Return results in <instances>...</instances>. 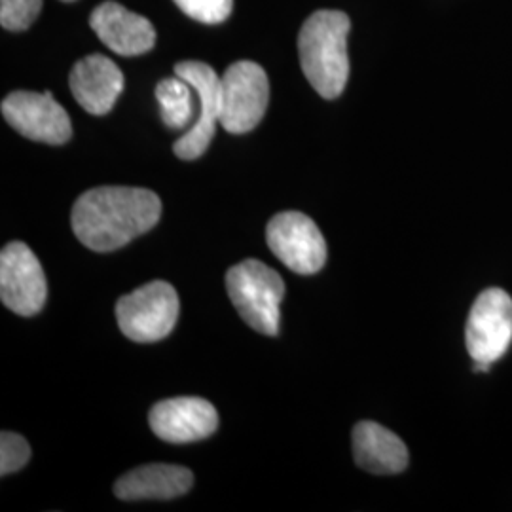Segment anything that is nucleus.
Here are the masks:
<instances>
[{"label": "nucleus", "instance_id": "nucleus-18", "mask_svg": "<svg viewBox=\"0 0 512 512\" xmlns=\"http://www.w3.org/2000/svg\"><path fill=\"white\" fill-rule=\"evenodd\" d=\"M31 448L27 440L16 433L2 431L0 435V475H12L27 465Z\"/></svg>", "mask_w": 512, "mask_h": 512}, {"label": "nucleus", "instance_id": "nucleus-19", "mask_svg": "<svg viewBox=\"0 0 512 512\" xmlns=\"http://www.w3.org/2000/svg\"><path fill=\"white\" fill-rule=\"evenodd\" d=\"M188 18L215 25L226 21L232 14L234 0H175Z\"/></svg>", "mask_w": 512, "mask_h": 512}, {"label": "nucleus", "instance_id": "nucleus-4", "mask_svg": "<svg viewBox=\"0 0 512 512\" xmlns=\"http://www.w3.org/2000/svg\"><path fill=\"white\" fill-rule=\"evenodd\" d=\"M116 319L124 336L139 342H160L179 319V296L167 281H152L126 294L116 304Z\"/></svg>", "mask_w": 512, "mask_h": 512}, {"label": "nucleus", "instance_id": "nucleus-1", "mask_svg": "<svg viewBox=\"0 0 512 512\" xmlns=\"http://www.w3.org/2000/svg\"><path fill=\"white\" fill-rule=\"evenodd\" d=\"M162 217L158 194L147 188L99 186L84 192L73 207L74 234L95 253L122 249Z\"/></svg>", "mask_w": 512, "mask_h": 512}, {"label": "nucleus", "instance_id": "nucleus-16", "mask_svg": "<svg viewBox=\"0 0 512 512\" xmlns=\"http://www.w3.org/2000/svg\"><path fill=\"white\" fill-rule=\"evenodd\" d=\"M194 88L181 78H165L156 86V99L162 109V120L169 129L188 128L194 118Z\"/></svg>", "mask_w": 512, "mask_h": 512}, {"label": "nucleus", "instance_id": "nucleus-3", "mask_svg": "<svg viewBox=\"0 0 512 512\" xmlns=\"http://www.w3.org/2000/svg\"><path fill=\"white\" fill-rule=\"evenodd\" d=\"M226 289L243 321L260 334L277 336L285 283L260 260H243L226 274Z\"/></svg>", "mask_w": 512, "mask_h": 512}, {"label": "nucleus", "instance_id": "nucleus-5", "mask_svg": "<svg viewBox=\"0 0 512 512\" xmlns=\"http://www.w3.org/2000/svg\"><path fill=\"white\" fill-rule=\"evenodd\" d=\"M268 101V74L255 61H236L220 76V126L228 133L253 131L264 118Z\"/></svg>", "mask_w": 512, "mask_h": 512}, {"label": "nucleus", "instance_id": "nucleus-14", "mask_svg": "<svg viewBox=\"0 0 512 512\" xmlns=\"http://www.w3.org/2000/svg\"><path fill=\"white\" fill-rule=\"evenodd\" d=\"M355 463L372 475H399L408 467V448L395 433L374 421L353 429Z\"/></svg>", "mask_w": 512, "mask_h": 512}, {"label": "nucleus", "instance_id": "nucleus-7", "mask_svg": "<svg viewBox=\"0 0 512 512\" xmlns=\"http://www.w3.org/2000/svg\"><path fill=\"white\" fill-rule=\"evenodd\" d=\"M465 342L480 365H494L511 348L512 298L503 289L478 294L467 319Z\"/></svg>", "mask_w": 512, "mask_h": 512}, {"label": "nucleus", "instance_id": "nucleus-6", "mask_svg": "<svg viewBox=\"0 0 512 512\" xmlns=\"http://www.w3.org/2000/svg\"><path fill=\"white\" fill-rule=\"evenodd\" d=\"M266 241L270 251L294 274H317L327 262L325 238L304 213L285 211L275 215L266 228Z\"/></svg>", "mask_w": 512, "mask_h": 512}, {"label": "nucleus", "instance_id": "nucleus-8", "mask_svg": "<svg viewBox=\"0 0 512 512\" xmlns=\"http://www.w3.org/2000/svg\"><path fill=\"white\" fill-rule=\"evenodd\" d=\"M46 275L37 255L21 241L8 243L0 253V298L8 310L31 317L44 308Z\"/></svg>", "mask_w": 512, "mask_h": 512}, {"label": "nucleus", "instance_id": "nucleus-20", "mask_svg": "<svg viewBox=\"0 0 512 512\" xmlns=\"http://www.w3.org/2000/svg\"><path fill=\"white\" fill-rule=\"evenodd\" d=\"M61 2H74V0H61Z\"/></svg>", "mask_w": 512, "mask_h": 512}, {"label": "nucleus", "instance_id": "nucleus-11", "mask_svg": "<svg viewBox=\"0 0 512 512\" xmlns=\"http://www.w3.org/2000/svg\"><path fill=\"white\" fill-rule=\"evenodd\" d=\"M150 427L169 444H190L211 437L219 427L215 406L200 397H177L150 410Z\"/></svg>", "mask_w": 512, "mask_h": 512}, {"label": "nucleus", "instance_id": "nucleus-13", "mask_svg": "<svg viewBox=\"0 0 512 512\" xmlns=\"http://www.w3.org/2000/svg\"><path fill=\"white\" fill-rule=\"evenodd\" d=\"M69 84L82 109L103 116L112 110L124 90V74L109 57L93 54L74 65Z\"/></svg>", "mask_w": 512, "mask_h": 512}, {"label": "nucleus", "instance_id": "nucleus-12", "mask_svg": "<svg viewBox=\"0 0 512 512\" xmlns=\"http://www.w3.org/2000/svg\"><path fill=\"white\" fill-rule=\"evenodd\" d=\"M90 27L109 50L124 57L147 54L156 42L152 23L114 0H107L93 10Z\"/></svg>", "mask_w": 512, "mask_h": 512}, {"label": "nucleus", "instance_id": "nucleus-10", "mask_svg": "<svg viewBox=\"0 0 512 512\" xmlns=\"http://www.w3.org/2000/svg\"><path fill=\"white\" fill-rule=\"evenodd\" d=\"M175 74L194 88L200 99V116L173 145V152L181 160H198L211 145L220 122V76L203 61H181L175 65Z\"/></svg>", "mask_w": 512, "mask_h": 512}, {"label": "nucleus", "instance_id": "nucleus-17", "mask_svg": "<svg viewBox=\"0 0 512 512\" xmlns=\"http://www.w3.org/2000/svg\"><path fill=\"white\" fill-rule=\"evenodd\" d=\"M42 10V0H0V25L6 31H27Z\"/></svg>", "mask_w": 512, "mask_h": 512}, {"label": "nucleus", "instance_id": "nucleus-9", "mask_svg": "<svg viewBox=\"0 0 512 512\" xmlns=\"http://www.w3.org/2000/svg\"><path fill=\"white\" fill-rule=\"evenodd\" d=\"M2 116L8 126L37 143L65 145L73 135L67 110L55 101L50 92L10 93L2 101Z\"/></svg>", "mask_w": 512, "mask_h": 512}, {"label": "nucleus", "instance_id": "nucleus-15", "mask_svg": "<svg viewBox=\"0 0 512 512\" xmlns=\"http://www.w3.org/2000/svg\"><path fill=\"white\" fill-rule=\"evenodd\" d=\"M194 476L179 465H145L129 471L114 484V494L126 501L139 499H175L186 494Z\"/></svg>", "mask_w": 512, "mask_h": 512}, {"label": "nucleus", "instance_id": "nucleus-2", "mask_svg": "<svg viewBox=\"0 0 512 512\" xmlns=\"http://www.w3.org/2000/svg\"><path fill=\"white\" fill-rule=\"evenodd\" d=\"M349 27L351 23L344 12L319 10L300 29V67L313 90L325 99H336L346 90Z\"/></svg>", "mask_w": 512, "mask_h": 512}]
</instances>
